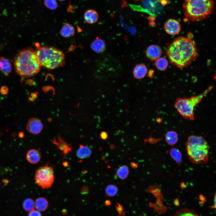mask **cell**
I'll return each mask as SVG.
<instances>
[{"label": "cell", "instance_id": "obj_37", "mask_svg": "<svg viewBox=\"0 0 216 216\" xmlns=\"http://www.w3.org/2000/svg\"><path fill=\"white\" fill-rule=\"evenodd\" d=\"M19 136L20 138H22L24 136V133L22 132H20L19 134Z\"/></svg>", "mask_w": 216, "mask_h": 216}, {"label": "cell", "instance_id": "obj_5", "mask_svg": "<svg viewBox=\"0 0 216 216\" xmlns=\"http://www.w3.org/2000/svg\"><path fill=\"white\" fill-rule=\"evenodd\" d=\"M214 5L213 0H185L183 9L188 19L192 21H198L212 14Z\"/></svg>", "mask_w": 216, "mask_h": 216}, {"label": "cell", "instance_id": "obj_10", "mask_svg": "<svg viewBox=\"0 0 216 216\" xmlns=\"http://www.w3.org/2000/svg\"><path fill=\"white\" fill-rule=\"evenodd\" d=\"M164 28L167 33L175 35L179 33L181 30V26L177 20L170 19L167 20L164 23Z\"/></svg>", "mask_w": 216, "mask_h": 216}, {"label": "cell", "instance_id": "obj_28", "mask_svg": "<svg viewBox=\"0 0 216 216\" xmlns=\"http://www.w3.org/2000/svg\"><path fill=\"white\" fill-rule=\"evenodd\" d=\"M28 216H41V214L39 211L34 209L29 212Z\"/></svg>", "mask_w": 216, "mask_h": 216}, {"label": "cell", "instance_id": "obj_1", "mask_svg": "<svg viewBox=\"0 0 216 216\" xmlns=\"http://www.w3.org/2000/svg\"><path fill=\"white\" fill-rule=\"evenodd\" d=\"M166 52L171 63L180 68L190 65L197 55L195 42L189 37L182 36L174 39L167 46Z\"/></svg>", "mask_w": 216, "mask_h": 216}, {"label": "cell", "instance_id": "obj_4", "mask_svg": "<svg viewBox=\"0 0 216 216\" xmlns=\"http://www.w3.org/2000/svg\"><path fill=\"white\" fill-rule=\"evenodd\" d=\"M36 45V55L41 67L51 70L64 65L65 56L62 51L49 46Z\"/></svg>", "mask_w": 216, "mask_h": 216}, {"label": "cell", "instance_id": "obj_11", "mask_svg": "<svg viewBox=\"0 0 216 216\" xmlns=\"http://www.w3.org/2000/svg\"><path fill=\"white\" fill-rule=\"evenodd\" d=\"M162 53L160 47L156 45L148 46L146 51L147 57L152 61H156L160 58Z\"/></svg>", "mask_w": 216, "mask_h": 216}, {"label": "cell", "instance_id": "obj_7", "mask_svg": "<svg viewBox=\"0 0 216 216\" xmlns=\"http://www.w3.org/2000/svg\"><path fill=\"white\" fill-rule=\"evenodd\" d=\"M34 178L37 184L43 189H48L54 181L53 168L47 164L39 168L35 173Z\"/></svg>", "mask_w": 216, "mask_h": 216}, {"label": "cell", "instance_id": "obj_34", "mask_svg": "<svg viewBox=\"0 0 216 216\" xmlns=\"http://www.w3.org/2000/svg\"><path fill=\"white\" fill-rule=\"evenodd\" d=\"M26 82L28 85L30 86H33L34 84V82L32 80H27Z\"/></svg>", "mask_w": 216, "mask_h": 216}, {"label": "cell", "instance_id": "obj_22", "mask_svg": "<svg viewBox=\"0 0 216 216\" xmlns=\"http://www.w3.org/2000/svg\"><path fill=\"white\" fill-rule=\"evenodd\" d=\"M170 154L172 159L179 165L182 163V154L180 151L176 148H172L170 151Z\"/></svg>", "mask_w": 216, "mask_h": 216}, {"label": "cell", "instance_id": "obj_30", "mask_svg": "<svg viewBox=\"0 0 216 216\" xmlns=\"http://www.w3.org/2000/svg\"><path fill=\"white\" fill-rule=\"evenodd\" d=\"M8 87L5 86H2L0 89V92L3 95L7 94L8 93Z\"/></svg>", "mask_w": 216, "mask_h": 216}, {"label": "cell", "instance_id": "obj_27", "mask_svg": "<svg viewBox=\"0 0 216 216\" xmlns=\"http://www.w3.org/2000/svg\"><path fill=\"white\" fill-rule=\"evenodd\" d=\"M44 4L47 8L51 10L56 9L58 6L56 0H45Z\"/></svg>", "mask_w": 216, "mask_h": 216}, {"label": "cell", "instance_id": "obj_12", "mask_svg": "<svg viewBox=\"0 0 216 216\" xmlns=\"http://www.w3.org/2000/svg\"><path fill=\"white\" fill-rule=\"evenodd\" d=\"M106 47L105 41L98 37H97L92 42L91 45L92 50L97 53H100L104 52L106 49Z\"/></svg>", "mask_w": 216, "mask_h": 216}, {"label": "cell", "instance_id": "obj_18", "mask_svg": "<svg viewBox=\"0 0 216 216\" xmlns=\"http://www.w3.org/2000/svg\"><path fill=\"white\" fill-rule=\"evenodd\" d=\"M75 33V29L71 24L66 22L62 26L60 32L61 35L65 38L73 36Z\"/></svg>", "mask_w": 216, "mask_h": 216}, {"label": "cell", "instance_id": "obj_39", "mask_svg": "<svg viewBox=\"0 0 216 216\" xmlns=\"http://www.w3.org/2000/svg\"><path fill=\"white\" fill-rule=\"evenodd\" d=\"M63 164L65 166H67L68 165V164L66 162H64Z\"/></svg>", "mask_w": 216, "mask_h": 216}, {"label": "cell", "instance_id": "obj_31", "mask_svg": "<svg viewBox=\"0 0 216 216\" xmlns=\"http://www.w3.org/2000/svg\"><path fill=\"white\" fill-rule=\"evenodd\" d=\"M100 138L104 140H106L108 138V132L103 131L101 132L100 134Z\"/></svg>", "mask_w": 216, "mask_h": 216}, {"label": "cell", "instance_id": "obj_14", "mask_svg": "<svg viewBox=\"0 0 216 216\" xmlns=\"http://www.w3.org/2000/svg\"><path fill=\"white\" fill-rule=\"evenodd\" d=\"M41 155L38 150L35 149H31L27 152L26 158L27 160L32 164H36L41 160Z\"/></svg>", "mask_w": 216, "mask_h": 216}, {"label": "cell", "instance_id": "obj_32", "mask_svg": "<svg viewBox=\"0 0 216 216\" xmlns=\"http://www.w3.org/2000/svg\"><path fill=\"white\" fill-rule=\"evenodd\" d=\"M38 93V92L32 93L30 94V97L34 100L37 98Z\"/></svg>", "mask_w": 216, "mask_h": 216}, {"label": "cell", "instance_id": "obj_9", "mask_svg": "<svg viewBox=\"0 0 216 216\" xmlns=\"http://www.w3.org/2000/svg\"><path fill=\"white\" fill-rule=\"evenodd\" d=\"M50 141L60 150L64 156H65L72 150L71 144L65 141L59 134L57 136V140L54 139Z\"/></svg>", "mask_w": 216, "mask_h": 216}, {"label": "cell", "instance_id": "obj_41", "mask_svg": "<svg viewBox=\"0 0 216 216\" xmlns=\"http://www.w3.org/2000/svg\"></svg>", "mask_w": 216, "mask_h": 216}, {"label": "cell", "instance_id": "obj_3", "mask_svg": "<svg viewBox=\"0 0 216 216\" xmlns=\"http://www.w3.org/2000/svg\"><path fill=\"white\" fill-rule=\"evenodd\" d=\"M189 159L196 164L207 163L208 160L209 148L207 142L202 136L191 135L186 143Z\"/></svg>", "mask_w": 216, "mask_h": 216}, {"label": "cell", "instance_id": "obj_25", "mask_svg": "<svg viewBox=\"0 0 216 216\" xmlns=\"http://www.w3.org/2000/svg\"><path fill=\"white\" fill-rule=\"evenodd\" d=\"M173 216H198L196 213L189 209H182L177 211Z\"/></svg>", "mask_w": 216, "mask_h": 216}, {"label": "cell", "instance_id": "obj_38", "mask_svg": "<svg viewBox=\"0 0 216 216\" xmlns=\"http://www.w3.org/2000/svg\"><path fill=\"white\" fill-rule=\"evenodd\" d=\"M110 201L109 200H106L105 201V204L107 206H109L110 205Z\"/></svg>", "mask_w": 216, "mask_h": 216}, {"label": "cell", "instance_id": "obj_29", "mask_svg": "<svg viewBox=\"0 0 216 216\" xmlns=\"http://www.w3.org/2000/svg\"><path fill=\"white\" fill-rule=\"evenodd\" d=\"M42 90L45 93L47 92L50 90H52L53 95H54L55 93V90L54 88L52 86H44L42 88Z\"/></svg>", "mask_w": 216, "mask_h": 216}, {"label": "cell", "instance_id": "obj_35", "mask_svg": "<svg viewBox=\"0 0 216 216\" xmlns=\"http://www.w3.org/2000/svg\"><path fill=\"white\" fill-rule=\"evenodd\" d=\"M118 205L117 208V211L119 213H121L123 211V208L119 204H118Z\"/></svg>", "mask_w": 216, "mask_h": 216}, {"label": "cell", "instance_id": "obj_33", "mask_svg": "<svg viewBox=\"0 0 216 216\" xmlns=\"http://www.w3.org/2000/svg\"><path fill=\"white\" fill-rule=\"evenodd\" d=\"M153 74L154 70H152L150 69L148 71V76L149 77L151 78L153 76Z\"/></svg>", "mask_w": 216, "mask_h": 216}, {"label": "cell", "instance_id": "obj_8", "mask_svg": "<svg viewBox=\"0 0 216 216\" xmlns=\"http://www.w3.org/2000/svg\"><path fill=\"white\" fill-rule=\"evenodd\" d=\"M43 127V124L40 119L36 118H32L28 120L26 128L30 133L37 134L41 132Z\"/></svg>", "mask_w": 216, "mask_h": 216}, {"label": "cell", "instance_id": "obj_26", "mask_svg": "<svg viewBox=\"0 0 216 216\" xmlns=\"http://www.w3.org/2000/svg\"><path fill=\"white\" fill-rule=\"evenodd\" d=\"M118 191L117 187L114 184H109L107 185L105 189L106 194L110 197L115 196L117 194Z\"/></svg>", "mask_w": 216, "mask_h": 216}, {"label": "cell", "instance_id": "obj_40", "mask_svg": "<svg viewBox=\"0 0 216 216\" xmlns=\"http://www.w3.org/2000/svg\"><path fill=\"white\" fill-rule=\"evenodd\" d=\"M59 0V1H64V0Z\"/></svg>", "mask_w": 216, "mask_h": 216}, {"label": "cell", "instance_id": "obj_21", "mask_svg": "<svg viewBox=\"0 0 216 216\" xmlns=\"http://www.w3.org/2000/svg\"><path fill=\"white\" fill-rule=\"evenodd\" d=\"M129 173L128 167L126 165H123L120 166L116 172L117 176L122 180L125 179L128 177Z\"/></svg>", "mask_w": 216, "mask_h": 216}, {"label": "cell", "instance_id": "obj_17", "mask_svg": "<svg viewBox=\"0 0 216 216\" xmlns=\"http://www.w3.org/2000/svg\"><path fill=\"white\" fill-rule=\"evenodd\" d=\"M92 150L88 146L80 145L76 152L77 157L79 158L84 159L89 158L92 154Z\"/></svg>", "mask_w": 216, "mask_h": 216}, {"label": "cell", "instance_id": "obj_36", "mask_svg": "<svg viewBox=\"0 0 216 216\" xmlns=\"http://www.w3.org/2000/svg\"><path fill=\"white\" fill-rule=\"evenodd\" d=\"M131 166L133 168H136L138 167V165L137 164L132 162L131 163Z\"/></svg>", "mask_w": 216, "mask_h": 216}, {"label": "cell", "instance_id": "obj_2", "mask_svg": "<svg viewBox=\"0 0 216 216\" xmlns=\"http://www.w3.org/2000/svg\"><path fill=\"white\" fill-rule=\"evenodd\" d=\"M14 65L16 72L23 78L34 76L41 67L35 51L31 47L23 49L17 53L14 57Z\"/></svg>", "mask_w": 216, "mask_h": 216}, {"label": "cell", "instance_id": "obj_24", "mask_svg": "<svg viewBox=\"0 0 216 216\" xmlns=\"http://www.w3.org/2000/svg\"><path fill=\"white\" fill-rule=\"evenodd\" d=\"M22 206L25 210L30 212L34 209V202L33 200L30 198L25 199L22 204Z\"/></svg>", "mask_w": 216, "mask_h": 216}, {"label": "cell", "instance_id": "obj_20", "mask_svg": "<svg viewBox=\"0 0 216 216\" xmlns=\"http://www.w3.org/2000/svg\"><path fill=\"white\" fill-rule=\"evenodd\" d=\"M48 206V202L45 198L40 197L37 198L34 202V207L39 211H45Z\"/></svg>", "mask_w": 216, "mask_h": 216}, {"label": "cell", "instance_id": "obj_13", "mask_svg": "<svg viewBox=\"0 0 216 216\" xmlns=\"http://www.w3.org/2000/svg\"><path fill=\"white\" fill-rule=\"evenodd\" d=\"M147 68L143 63H140L136 65L133 70V74L135 78L141 79L146 76L147 73Z\"/></svg>", "mask_w": 216, "mask_h": 216}, {"label": "cell", "instance_id": "obj_16", "mask_svg": "<svg viewBox=\"0 0 216 216\" xmlns=\"http://www.w3.org/2000/svg\"><path fill=\"white\" fill-rule=\"evenodd\" d=\"M84 18L85 21L88 23L94 24L98 20V14L94 10L89 9L85 13Z\"/></svg>", "mask_w": 216, "mask_h": 216}, {"label": "cell", "instance_id": "obj_15", "mask_svg": "<svg viewBox=\"0 0 216 216\" xmlns=\"http://www.w3.org/2000/svg\"><path fill=\"white\" fill-rule=\"evenodd\" d=\"M11 70V64L9 60L4 57H0V71L4 75L8 76Z\"/></svg>", "mask_w": 216, "mask_h": 216}, {"label": "cell", "instance_id": "obj_6", "mask_svg": "<svg viewBox=\"0 0 216 216\" xmlns=\"http://www.w3.org/2000/svg\"><path fill=\"white\" fill-rule=\"evenodd\" d=\"M213 88V86L211 85L202 93L197 95L193 96L189 98H177L174 104L175 108L183 117L189 120H194L195 107Z\"/></svg>", "mask_w": 216, "mask_h": 216}, {"label": "cell", "instance_id": "obj_23", "mask_svg": "<svg viewBox=\"0 0 216 216\" xmlns=\"http://www.w3.org/2000/svg\"><path fill=\"white\" fill-rule=\"evenodd\" d=\"M168 64L167 60L164 57L159 58L155 61V65L158 69L164 70L167 68Z\"/></svg>", "mask_w": 216, "mask_h": 216}, {"label": "cell", "instance_id": "obj_19", "mask_svg": "<svg viewBox=\"0 0 216 216\" xmlns=\"http://www.w3.org/2000/svg\"><path fill=\"white\" fill-rule=\"evenodd\" d=\"M165 138L166 141L168 144L171 146L174 145L178 141V134L177 132L174 131H169L166 133Z\"/></svg>", "mask_w": 216, "mask_h": 216}]
</instances>
